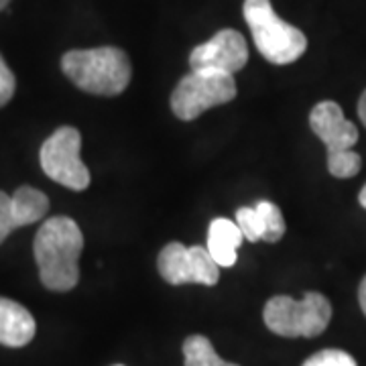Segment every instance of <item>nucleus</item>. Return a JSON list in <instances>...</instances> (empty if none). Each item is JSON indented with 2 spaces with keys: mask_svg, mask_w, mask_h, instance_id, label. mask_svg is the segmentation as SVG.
Here are the masks:
<instances>
[{
  "mask_svg": "<svg viewBox=\"0 0 366 366\" xmlns=\"http://www.w3.org/2000/svg\"><path fill=\"white\" fill-rule=\"evenodd\" d=\"M244 234L238 228L236 220L228 218H214L208 228V252L218 262L220 269L234 267L238 259V247L242 244Z\"/></svg>",
  "mask_w": 366,
  "mask_h": 366,
  "instance_id": "obj_12",
  "label": "nucleus"
},
{
  "mask_svg": "<svg viewBox=\"0 0 366 366\" xmlns=\"http://www.w3.org/2000/svg\"><path fill=\"white\" fill-rule=\"evenodd\" d=\"M264 324L283 338H315L320 336L332 320V305L326 295L307 291L301 300L289 295L271 297L264 305Z\"/></svg>",
  "mask_w": 366,
  "mask_h": 366,
  "instance_id": "obj_4",
  "label": "nucleus"
},
{
  "mask_svg": "<svg viewBox=\"0 0 366 366\" xmlns=\"http://www.w3.org/2000/svg\"><path fill=\"white\" fill-rule=\"evenodd\" d=\"M37 324L31 312L21 303L0 297V344L21 348L35 338Z\"/></svg>",
  "mask_w": 366,
  "mask_h": 366,
  "instance_id": "obj_11",
  "label": "nucleus"
},
{
  "mask_svg": "<svg viewBox=\"0 0 366 366\" xmlns=\"http://www.w3.org/2000/svg\"><path fill=\"white\" fill-rule=\"evenodd\" d=\"M84 250V234L76 220L53 216L45 220L33 242L41 283L49 291L66 293L78 285L79 254Z\"/></svg>",
  "mask_w": 366,
  "mask_h": 366,
  "instance_id": "obj_1",
  "label": "nucleus"
},
{
  "mask_svg": "<svg viewBox=\"0 0 366 366\" xmlns=\"http://www.w3.org/2000/svg\"><path fill=\"white\" fill-rule=\"evenodd\" d=\"M358 204L366 209V183H365V187L360 189V194H358Z\"/></svg>",
  "mask_w": 366,
  "mask_h": 366,
  "instance_id": "obj_21",
  "label": "nucleus"
},
{
  "mask_svg": "<svg viewBox=\"0 0 366 366\" xmlns=\"http://www.w3.org/2000/svg\"><path fill=\"white\" fill-rule=\"evenodd\" d=\"M358 301H360V307H362V312L366 315V277L362 279L360 287H358Z\"/></svg>",
  "mask_w": 366,
  "mask_h": 366,
  "instance_id": "obj_19",
  "label": "nucleus"
},
{
  "mask_svg": "<svg viewBox=\"0 0 366 366\" xmlns=\"http://www.w3.org/2000/svg\"><path fill=\"white\" fill-rule=\"evenodd\" d=\"M159 274L169 285L183 283H199V285H216L220 279V267L212 259L206 247H185L182 242H169L159 252Z\"/></svg>",
  "mask_w": 366,
  "mask_h": 366,
  "instance_id": "obj_7",
  "label": "nucleus"
},
{
  "mask_svg": "<svg viewBox=\"0 0 366 366\" xmlns=\"http://www.w3.org/2000/svg\"><path fill=\"white\" fill-rule=\"evenodd\" d=\"M236 224L242 230L244 240L249 242H259L262 236V220L257 208H238L236 209Z\"/></svg>",
  "mask_w": 366,
  "mask_h": 366,
  "instance_id": "obj_16",
  "label": "nucleus"
},
{
  "mask_svg": "<svg viewBox=\"0 0 366 366\" xmlns=\"http://www.w3.org/2000/svg\"><path fill=\"white\" fill-rule=\"evenodd\" d=\"M362 167V159L354 151H344V153H336V155H327V171L334 177L340 179H348L354 177Z\"/></svg>",
  "mask_w": 366,
  "mask_h": 366,
  "instance_id": "obj_15",
  "label": "nucleus"
},
{
  "mask_svg": "<svg viewBox=\"0 0 366 366\" xmlns=\"http://www.w3.org/2000/svg\"><path fill=\"white\" fill-rule=\"evenodd\" d=\"M79 151L81 134L78 129H57L41 147L39 161L45 175L74 192H84L90 185V169L84 165Z\"/></svg>",
  "mask_w": 366,
  "mask_h": 366,
  "instance_id": "obj_6",
  "label": "nucleus"
},
{
  "mask_svg": "<svg viewBox=\"0 0 366 366\" xmlns=\"http://www.w3.org/2000/svg\"><path fill=\"white\" fill-rule=\"evenodd\" d=\"M61 69L79 90L108 98L122 94L132 78L131 59L118 47L67 51L61 57Z\"/></svg>",
  "mask_w": 366,
  "mask_h": 366,
  "instance_id": "obj_2",
  "label": "nucleus"
},
{
  "mask_svg": "<svg viewBox=\"0 0 366 366\" xmlns=\"http://www.w3.org/2000/svg\"><path fill=\"white\" fill-rule=\"evenodd\" d=\"M310 127L322 139V143L326 144L327 155L352 151L354 144L358 143L356 124L344 117L340 106L332 100L314 106L310 114Z\"/></svg>",
  "mask_w": 366,
  "mask_h": 366,
  "instance_id": "obj_10",
  "label": "nucleus"
},
{
  "mask_svg": "<svg viewBox=\"0 0 366 366\" xmlns=\"http://www.w3.org/2000/svg\"><path fill=\"white\" fill-rule=\"evenodd\" d=\"M358 117H360L362 124L366 127V90L362 92V96H360V102H358Z\"/></svg>",
  "mask_w": 366,
  "mask_h": 366,
  "instance_id": "obj_20",
  "label": "nucleus"
},
{
  "mask_svg": "<svg viewBox=\"0 0 366 366\" xmlns=\"http://www.w3.org/2000/svg\"><path fill=\"white\" fill-rule=\"evenodd\" d=\"M242 13L254 45L267 61L287 66L297 61L307 49V37L274 13L271 0H244Z\"/></svg>",
  "mask_w": 366,
  "mask_h": 366,
  "instance_id": "obj_3",
  "label": "nucleus"
},
{
  "mask_svg": "<svg viewBox=\"0 0 366 366\" xmlns=\"http://www.w3.org/2000/svg\"><path fill=\"white\" fill-rule=\"evenodd\" d=\"M14 88H16V79L11 67L6 66L4 57L0 55V108L11 102L14 96Z\"/></svg>",
  "mask_w": 366,
  "mask_h": 366,
  "instance_id": "obj_18",
  "label": "nucleus"
},
{
  "mask_svg": "<svg viewBox=\"0 0 366 366\" xmlns=\"http://www.w3.org/2000/svg\"><path fill=\"white\" fill-rule=\"evenodd\" d=\"M249 61L247 39L234 29H222L189 53L192 69H220L236 74Z\"/></svg>",
  "mask_w": 366,
  "mask_h": 366,
  "instance_id": "obj_8",
  "label": "nucleus"
},
{
  "mask_svg": "<svg viewBox=\"0 0 366 366\" xmlns=\"http://www.w3.org/2000/svg\"><path fill=\"white\" fill-rule=\"evenodd\" d=\"M183 356H185V366H238L234 362L222 360L218 352L214 350L212 342L206 336H199V334L185 338Z\"/></svg>",
  "mask_w": 366,
  "mask_h": 366,
  "instance_id": "obj_13",
  "label": "nucleus"
},
{
  "mask_svg": "<svg viewBox=\"0 0 366 366\" xmlns=\"http://www.w3.org/2000/svg\"><path fill=\"white\" fill-rule=\"evenodd\" d=\"M49 212V197L43 192L23 185L13 196L0 192V244L16 228L43 220Z\"/></svg>",
  "mask_w": 366,
  "mask_h": 366,
  "instance_id": "obj_9",
  "label": "nucleus"
},
{
  "mask_svg": "<svg viewBox=\"0 0 366 366\" xmlns=\"http://www.w3.org/2000/svg\"><path fill=\"white\" fill-rule=\"evenodd\" d=\"M9 2H11V0H0V11H2V9H6V4H9Z\"/></svg>",
  "mask_w": 366,
  "mask_h": 366,
  "instance_id": "obj_22",
  "label": "nucleus"
},
{
  "mask_svg": "<svg viewBox=\"0 0 366 366\" xmlns=\"http://www.w3.org/2000/svg\"><path fill=\"white\" fill-rule=\"evenodd\" d=\"M254 208H257L262 220L261 240H264V242H279L285 236V218H283L279 206H274L273 202L261 199V202H257Z\"/></svg>",
  "mask_w": 366,
  "mask_h": 366,
  "instance_id": "obj_14",
  "label": "nucleus"
},
{
  "mask_svg": "<svg viewBox=\"0 0 366 366\" xmlns=\"http://www.w3.org/2000/svg\"><path fill=\"white\" fill-rule=\"evenodd\" d=\"M303 366H358L356 360L348 352L344 350H336V348H327V350H320L314 356H310Z\"/></svg>",
  "mask_w": 366,
  "mask_h": 366,
  "instance_id": "obj_17",
  "label": "nucleus"
},
{
  "mask_svg": "<svg viewBox=\"0 0 366 366\" xmlns=\"http://www.w3.org/2000/svg\"><path fill=\"white\" fill-rule=\"evenodd\" d=\"M236 92L232 74L220 69H192L171 94V110L179 120H196L209 108L234 100Z\"/></svg>",
  "mask_w": 366,
  "mask_h": 366,
  "instance_id": "obj_5",
  "label": "nucleus"
}]
</instances>
